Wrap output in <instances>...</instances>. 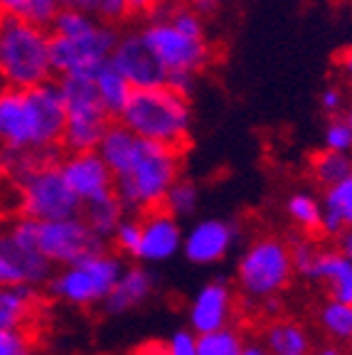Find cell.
<instances>
[{"instance_id": "obj_1", "label": "cell", "mask_w": 352, "mask_h": 355, "mask_svg": "<svg viewBox=\"0 0 352 355\" xmlns=\"http://www.w3.org/2000/svg\"><path fill=\"white\" fill-rule=\"evenodd\" d=\"M67 126L57 79L35 89H0V146L25 150H60Z\"/></svg>"}, {"instance_id": "obj_2", "label": "cell", "mask_w": 352, "mask_h": 355, "mask_svg": "<svg viewBox=\"0 0 352 355\" xmlns=\"http://www.w3.org/2000/svg\"><path fill=\"white\" fill-rule=\"evenodd\" d=\"M116 121L136 133L138 139L182 148L193 131V106L187 96L177 94L168 84L133 89Z\"/></svg>"}, {"instance_id": "obj_3", "label": "cell", "mask_w": 352, "mask_h": 355, "mask_svg": "<svg viewBox=\"0 0 352 355\" xmlns=\"http://www.w3.org/2000/svg\"><path fill=\"white\" fill-rule=\"evenodd\" d=\"M50 30L0 15V84L6 89H35L52 82Z\"/></svg>"}, {"instance_id": "obj_4", "label": "cell", "mask_w": 352, "mask_h": 355, "mask_svg": "<svg viewBox=\"0 0 352 355\" xmlns=\"http://www.w3.org/2000/svg\"><path fill=\"white\" fill-rule=\"evenodd\" d=\"M182 150L146 141L143 150L128 173L114 178V195L126 215H146L166 205L170 188L177 183Z\"/></svg>"}, {"instance_id": "obj_5", "label": "cell", "mask_w": 352, "mask_h": 355, "mask_svg": "<svg viewBox=\"0 0 352 355\" xmlns=\"http://www.w3.org/2000/svg\"><path fill=\"white\" fill-rule=\"evenodd\" d=\"M64 99L67 126L62 136V148L67 153L96 150L106 128L114 119L106 114L91 77H62L57 79Z\"/></svg>"}, {"instance_id": "obj_6", "label": "cell", "mask_w": 352, "mask_h": 355, "mask_svg": "<svg viewBox=\"0 0 352 355\" xmlns=\"http://www.w3.org/2000/svg\"><path fill=\"white\" fill-rule=\"evenodd\" d=\"M123 264L121 257L114 252H99L79 259L77 264L64 266L47 282L50 294L69 306H96L104 304L106 296L114 291L116 282L121 279Z\"/></svg>"}, {"instance_id": "obj_7", "label": "cell", "mask_w": 352, "mask_h": 355, "mask_svg": "<svg viewBox=\"0 0 352 355\" xmlns=\"http://www.w3.org/2000/svg\"><path fill=\"white\" fill-rule=\"evenodd\" d=\"M291 277V247L279 237L254 239L237 261V284L249 299H274L288 286Z\"/></svg>"}, {"instance_id": "obj_8", "label": "cell", "mask_w": 352, "mask_h": 355, "mask_svg": "<svg viewBox=\"0 0 352 355\" xmlns=\"http://www.w3.org/2000/svg\"><path fill=\"white\" fill-rule=\"evenodd\" d=\"M52 279V264L37 250V220L17 217L0 227V286H33Z\"/></svg>"}, {"instance_id": "obj_9", "label": "cell", "mask_w": 352, "mask_h": 355, "mask_svg": "<svg viewBox=\"0 0 352 355\" xmlns=\"http://www.w3.org/2000/svg\"><path fill=\"white\" fill-rule=\"evenodd\" d=\"M138 33L158 60V64L166 69V74H193V77H197L215 60V50H212L209 40L187 37V35L177 33L170 22L158 20V17H146Z\"/></svg>"}, {"instance_id": "obj_10", "label": "cell", "mask_w": 352, "mask_h": 355, "mask_svg": "<svg viewBox=\"0 0 352 355\" xmlns=\"http://www.w3.org/2000/svg\"><path fill=\"white\" fill-rule=\"evenodd\" d=\"M118 30L109 22H96L89 33L77 37H52V69L62 77H94L111 62L118 42Z\"/></svg>"}, {"instance_id": "obj_11", "label": "cell", "mask_w": 352, "mask_h": 355, "mask_svg": "<svg viewBox=\"0 0 352 355\" xmlns=\"http://www.w3.org/2000/svg\"><path fill=\"white\" fill-rule=\"evenodd\" d=\"M22 217L37 222H57L82 217L84 205L64 183L57 163L39 168L17 185Z\"/></svg>"}, {"instance_id": "obj_12", "label": "cell", "mask_w": 352, "mask_h": 355, "mask_svg": "<svg viewBox=\"0 0 352 355\" xmlns=\"http://www.w3.org/2000/svg\"><path fill=\"white\" fill-rule=\"evenodd\" d=\"M37 250L52 266H72L89 254L109 250V242L89 230L84 217L57 222H37Z\"/></svg>"}, {"instance_id": "obj_13", "label": "cell", "mask_w": 352, "mask_h": 355, "mask_svg": "<svg viewBox=\"0 0 352 355\" xmlns=\"http://www.w3.org/2000/svg\"><path fill=\"white\" fill-rule=\"evenodd\" d=\"M239 239V227L225 217H204L193 222L182 237V257L195 266H212L227 259L234 242Z\"/></svg>"}, {"instance_id": "obj_14", "label": "cell", "mask_w": 352, "mask_h": 355, "mask_svg": "<svg viewBox=\"0 0 352 355\" xmlns=\"http://www.w3.org/2000/svg\"><path fill=\"white\" fill-rule=\"evenodd\" d=\"M57 168L82 205L114 195V175L96 150L67 153L62 161H57Z\"/></svg>"}, {"instance_id": "obj_15", "label": "cell", "mask_w": 352, "mask_h": 355, "mask_svg": "<svg viewBox=\"0 0 352 355\" xmlns=\"http://www.w3.org/2000/svg\"><path fill=\"white\" fill-rule=\"evenodd\" d=\"M111 64L126 77V82L133 89L163 87L168 79L166 69L158 64V60L148 50V44L143 42L138 30H128V33L118 35V42H116L114 55H111Z\"/></svg>"}, {"instance_id": "obj_16", "label": "cell", "mask_w": 352, "mask_h": 355, "mask_svg": "<svg viewBox=\"0 0 352 355\" xmlns=\"http://www.w3.org/2000/svg\"><path fill=\"white\" fill-rule=\"evenodd\" d=\"M182 230L180 220L170 215L166 207L150 210L141 220V247H138V261L143 264H166L182 254Z\"/></svg>"}, {"instance_id": "obj_17", "label": "cell", "mask_w": 352, "mask_h": 355, "mask_svg": "<svg viewBox=\"0 0 352 355\" xmlns=\"http://www.w3.org/2000/svg\"><path fill=\"white\" fill-rule=\"evenodd\" d=\"M231 309H234V291L227 279H212L197 288V294L190 301L187 321L195 336L215 333L229 326Z\"/></svg>"}, {"instance_id": "obj_18", "label": "cell", "mask_w": 352, "mask_h": 355, "mask_svg": "<svg viewBox=\"0 0 352 355\" xmlns=\"http://www.w3.org/2000/svg\"><path fill=\"white\" fill-rule=\"evenodd\" d=\"M155 274L146 266H126L121 274V279L116 282L114 291L106 296L104 313L106 316H126L131 311L141 309L143 304H148L155 294Z\"/></svg>"}, {"instance_id": "obj_19", "label": "cell", "mask_w": 352, "mask_h": 355, "mask_svg": "<svg viewBox=\"0 0 352 355\" xmlns=\"http://www.w3.org/2000/svg\"><path fill=\"white\" fill-rule=\"evenodd\" d=\"M308 279L323 282L328 286L331 301L352 306V259L342 254L340 250L318 252Z\"/></svg>"}, {"instance_id": "obj_20", "label": "cell", "mask_w": 352, "mask_h": 355, "mask_svg": "<svg viewBox=\"0 0 352 355\" xmlns=\"http://www.w3.org/2000/svg\"><path fill=\"white\" fill-rule=\"evenodd\" d=\"M143 146H146V141L138 139L136 133L128 131L123 123L111 121V126L106 128L96 153H99L101 161L109 166L111 175L118 178V175H123V173H128V168L136 163V158L141 155Z\"/></svg>"}, {"instance_id": "obj_21", "label": "cell", "mask_w": 352, "mask_h": 355, "mask_svg": "<svg viewBox=\"0 0 352 355\" xmlns=\"http://www.w3.org/2000/svg\"><path fill=\"white\" fill-rule=\"evenodd\" d=\"M320 205H323L320 232L328 237H340L347 230H352V175L325 188Z\"/></svg>"}, {"instance_id": "obj_22", "label": "cell", "mask_w": 352, "mask_h": 355, "mask_svg": "<svg viewBox=\"0 0 352 355\" xmlns=\"http://www.w3.org/2000/svg\"><path fill=\"white\" fill-rule=\"evenodd\" d=\"M37 306L33 286H0V331H20Z\"/></svg>"}, {"instance_id": "obj_23", "label": "cell", "mask_w": 352, "mask_h": 355, "mask_svg": "<svg viewBox=\"0 0 352 355\" xmlns=\"http://www.w3.org/2000/svg\"><path fill=\"white\" fill-rule=\"evenodd\" d=\"M55 155L57 150H25L12 148V146H0V178H8L15 185H20L35 171L57 163Z\"/></svg>"}, {"instance_id": "obj_24", "label": "cell", "mask_w": 352, "mask_h": 355, "mask_svg": "<svg viewBox=\"0 0 352 355\" xmlns=\"http://www.w3.org/2000/svg\"><path fill=\"white\" fill-rule=\"evenodd\" d=\"M264 348L269 355H310L308 331L301 323L274 321L264 331Z\"/></svg>"}, {"instance_id": "obj_25", "label": "cell", "mask_w": 352, "mask_h": 355, "mask_svg": "<svg viewBox=\"0 0 352 355\" xmlns=\"http://www.w3.org/2000/svg\"><path fill=\"white\" fill-rule=\"evenodd\" d=\"M91 79H94V84H96V92H99V99H101V104H104L106 114L116 121L118 114L123 111V106H126L133 87L126 82V77H123L111 62H106Z\"/></svg>"}, {"instance_id": "obj_26", "label": "cell", "mask_w": 352, "mask_h": 355, "mask_svg": "<svg viewBox=\"0 0 352 355\" xmlns=\"http://www.w3.org/2000/svg\"><path fill=\"white\" fill-rule=\"evenodd\" d=\"M82 217L96 237L104 239V242H111L121 220L126 217V212H123L121 202L116 200V195H106V198L94 200V202L84 205Z\"/></svg>"}, {"instance_id": "obj_27", "label": "cell", "mask_w": 352, "mask_h": 355, "mask_svg": "<svg viewBox=\"0 0 352 355\" xmlns=\"http://www.w3.org/2000/svg\"><path fill=\"white\" fill-rule=\"evenodd\" d=\"M60 0H0V15L30 22L50 30L52 20L60 12Z\"/></svg>"}, {"instance_id": "obj_28", "label": "cell", "mask_w": 352, "mask_h": 355, "mask_svg": "<svg viewBox=\"0 0 352 355\" xmlns=\"http://www.w3.org/2000/svg\"><path fill=\"white\" fill-rule=\"evenodd\" d=\"M286 215L301 230L315 232V230H320V220H323V205H320V200L313 193H308V190H296L286 200Z\"/></svg>"}, {"instance_id": "obj_29", "label": "cell", "mask_w": 352, "mask_h": 355, "mask_svg": "<svg viewBox=\"0 0 352 355\" xmlns=\"http://www.w3.org/2000/svg\"><path fill=\"white\" fill-rule=\"evenodd\" d=\"M313 168V175L320 185L331 188V185L345 180L347 175H352V155L350 153H331V150H323L313 158L310 163Z\"/></svg>"}, {"instance_id": "obj_30", "label": "cell", "mask_w": 352, "mask_h": 355, "mask_svg": "<svg viewBox=\"0 0 352 355\" xmlns=\"http://www.w3.org/2000/svg\"><path fill=\"white\" fill-rule=\"evenodd\" d=\"M166 207L175 220H187L193 217L200 207V188L190 178H177V183L170 188L166 198Z\"/></svg>"}, {"instance_id": "obj_31", "label": "cell", "mask_w": 352, "mask_h": 355, "mask_svg": "<svg viewBox=\"0 0 352 355\" xmlns=\"http://www.w3.org/2000/svg\"><path fill=\"white\" fill-rule=\"evenodd\" d=\"M60 6L82 10L87 15H91L94 20L109 22V25H116L118 20L131 15L128 0H60Z\"/></svg>"}, {"instance_id": "obj_32", "label": "cell", "mask_w": 352, "mask_h": 355, "mask_svg": "<svg viewBox=\"0 0 352 355\" xmlns=\"http://www.w3.org/2000/svg\"><path fill=\"white\" fill-rule=\"evenodd\" d=\"M318 321L333 340H352V306L328 301L320 309Z\"/></svg>"}, {"instance_id": "obj_33", "label": "cell", "mask_w": 352, "mask_h": 355, "mask_svg": "<svg viewBox=\"0 0 352 355\" xmlns=\"http://www.w3.org/2000/svg\"><path fill=\"white\" fill-rule=\"evenodd\" d=\"M242 350V336L229 326L222 328V331L197 336V355H239Z\"/></svg>"}, {"instance_id": "obj_34", "label": "cell", "mask_w": 352, "mask_h": 355, "mask_svg": "<svg viewBox=\"0 0 352 355\" xmlns=\"http://www.w3.org/2000/svg\"><path fill=\"white\" fill-rule=\"evenodd\" d=\"M99 20H94L91 15L82 10H74V8H60L57 17L50 25V35L52 37H77V35H84L94 28Z\"/></svg>"}, {"instance_id": "obj_35", "label": "cell", "mask_w": 352, "mask_h": 355, "mask_svg": "<svg viewBox=\"0 0 352 355\" xmlns=\"http://www.w3.org/2000/svg\"><path fill=\"white\" fill-rule=\"evenodd\" d=\"M111 242L116 244V250L121 252V254H128L136 259L138 247H141V220H136V217H123Z\"/></svg>"}, {"instance_id": "obj_36", "label": "cell", "mask_w": 352, "mask_h": 355, "mask_svg": "<svg viewBox=\"0 0 352 355\" xmlns=\"http://www.w3.org/2000/svg\"><path fill=\"white\" fill-rule=\"evenodd\" d=\"M323 144H325V150H331V153H350L352 131L345 119H333V121L325 126Z\"/></svg>"}, {"instance_id": "obj_37", "label": "cell", "mask_w": 352, "mask_h": 355, "mask_svg": "<svg viewBox=\"0 0 352 355\" xmlns=\"http://www.w3.org/2000/svg\"><path fill=\"white\" fill-rule=\"evenodd\" d=\"M291 259H293V272H298L301 277H306L308 279V274H310V269H313V264H315V257H318V247H315L313 242H310L308 237H298V239H293L291 244Z\"/></svg>"}, {"instance_id": "obj_38", "label": "cell", "mask_w": 352, "mask_h": 355, "mask_svg": "<svg viewBox=\"0 0 352 355\" xmlns=\"http://www.w3.org/2000/svg\"><path fill=\"white\" fill-rule=\"evenodd\" d=\"M0 355H33V340L22 331H0Z\"/></svg>"}, {"instance_id": "obj_39", "label": "cell", "mask_w": 352, "mask_h": 355, "mask_svg": "<svg viewBox=\"0 0 352 355\" xmlns=\"http://www.w3.org/2000/svg\"><path fill=\"white\" fill-rule=\"evenodd\" d=\"M168 355H197V336L190 328H177L166 343Z\"/></svg>"}, {"instance_id": "obj_40", "label": "cell", "mask_w": 352, "mask_h": 355, "mask_svg": "<svg viewBox=\"0 0 352 355\" xmlns=\"http://www.w3.org/2000/svg\"><path fill=\"white\" fill-rule=\"evenodd\" d=\"M320 109L328 114H337L342 109V92L337 87H328L320 92Z\"/></svg>"}, {"instance_id": "obj_41", "label": "cell", "mask_w": 352, "mask_h": 355, "mask_svg": "<svg viewBox=\"0 0 352 355\" xmlns=\"http://www.w3.org/2000/svg\"><path fill=\"white\" fill-rule=\"evenodd\" d=\"M220 3L222 0H187V6L193 8L195 12H197L200 17H209V15H215L217 10H220Z\"/></svg>"}, {"instance_id": "obj_42", "label": "cell", "mask_w": 352, "mask_h": 355, "mask_svg": "<svg viewBox=\"0 0 352 355\" xmlns=\"http://www.w3.org/2000/svg\"><path fill=\"white\" fill-rule=\"evenodd\" d=\"M155 3L158 0H128V8H131V15H148Z\"/></svg>"}, {"instance_id": "obj_43", "label": "cell", "mask_w": 352, "mask_h": 355, "mask_svg": "<svg viewBox=\"0 0 352 355\" xmlns=\"http://www.w3.org/2000/svg\"><path fill=\"white\" fill-rule=\"evenodd\" d=\"M337 247H340L342 254L352 259V230H347L345 234H340V237H337Z\"/></svg>"}, {"instance_id": "obj_44", "label": "cell", "mask_w": 352, "mask_h": 355, "mask_svg": "<svg viewBox=\"0 0 352 355\" xmlns=\"http://www.w3.org/2000/svg\"><path fill=\"white\" fill-rule=\"evenodd\" d=\"M340 67H342V72H345L347 77L352 79V44L340 55Z\"/></svg>"}, {"instance_id": "obj_45", "label": "cell", "mask_w": 352, "mask_h": 355, "mask_svg": "<svg viewBox=\"0 0 352 355\" xmlns=\"http://www.w3.org/2000/svg\"><path fill=\"white\" fill-rule=\"evenodd\" d=\"M239 355H269L264 345H244V350Z\"/></svg>"}, {"instance_id": "obj_46", "label": "cell", "mask_w": 352, "mask_h": 355, "mask_svg": "<svg viewBox=\"0 0 352 355\" xmlns=\"http://www.w3.org/2000/svg\"><path fill=\"white\" fill-rule=\"evenodd\" d=\"M313 355H342V350L337 348V345H320Z\"/></svg>"}, {"instance_id": "obj_47", "label": "cell", "mask_w": 352, "mask_h": 355, "mask_svg": "<svg viewBox=\"0 0 352 355\" xmlns=\"http://www.w3.org/2000/svg\"><path fill=\"white\" fill-rule=\"evenodd\" d=\"M345 121H347V126H350V131H352V106L347 109V116H345Z\"/></svg>"}, {"instance_id": "obj_48", "label": "cell", "mask_w": 352, "mask_h": 355, "mask_svg": "<svg viewBox=\"0 0 352 355\" xmlns=\"http://www.w3.org/2000/svg\"><path fill=\"white\" fill-rule=\"evenodd\" d=\"M0 89H6V87H3V84H0Z\"/></svg>"}]
</instances>
